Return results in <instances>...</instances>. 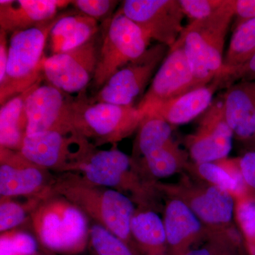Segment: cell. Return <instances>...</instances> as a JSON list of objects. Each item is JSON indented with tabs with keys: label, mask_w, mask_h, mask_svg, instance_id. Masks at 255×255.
<instances>
[{
	"label": "cell",
	"mask_w": 255,
	"mask_h": 255,
	"mask_svg": "<svg viewBox=\"0 0 255 255\" xmlns=\"http://www.w3.org/2000/svg\"><path fill=\"white\" fill-rule=\"evenodd\" d=\"M51 192L68 199L97 224L135 249L130 223L136 209L129 196L90 182L77 172L58 174Z\"/></svg>",
	"instance_id": "1"
},
{
	"label": "cell",
	"mask_w": 255,
	"mask_h": 255,
	"mask_svg": "<svg viewBox=\"0 0 255 255\" xmlns=\"http://www.w3.org/2000/svg\"><path fill=\"white\" fill-rule=\"evenodd\" d=\"M32 228L46 249L64 255L85 251L90 240L88 217L68 199L51 193L32 211Z\"/></svg>",
	"instance_id": "2"
},
{
	"label": "cell",
	"mask_w": 255,
	"mask_h": 255,
	"mask_svg": "<svg viewBox=\"0 0 255 255\" xmlns=\"http://www.w3.org/2000/svg\"><path fill=\"white\" fill-rule=\"evenodd\" d=\"M60 15L36 27L11 34L6 74L0 82L1 105L44 79L45 48L50 31Z\"/></svg>",
	"instance_id": "3"
},
{
	"label": "cell",
	"mask_w": 255,
	"mask_h": 255,
	"mask_svg": "<svg viewBox=\"0 0 255 255\" xmlns=\"http://www.w3.org/2000/svg\"><path fill=\"white\" fill-rule=\"evenodd\" d=\"M142 168L127 154L114 145L110 150L96 148L75 172L92 183L111 188L122 194L128 192L132 200L142 208L154 194V185L144 179Z\"/></svg>",
	"instance_id": "4"
},
{
	"label": "cell",
	"mask_w": 255,
	"mask_h": 255,
	"mask_svg": "<svg viewBox=\"0 0 255 255\" xmlns=\"http://www.w3.org/2000/svg\"><path fill=\"white\" fill-rule=\"evenodd\" d=\"M145 114L135 106L75 100L74 128L95 146L117 145L139 128Z\"/></svg>",
	"instance_id": "5"
},
{
	"label": "cell",
	"mask_w": 255,
	"mask_h": 255,
	"mask_svg": "<svg viewBox=\"0 0 255 255\" xmlns=\"http://www.w3.org/2000/svg\"><path fill=\"white\" fill-rule=\"evenodd\" d=\"M150 37L117 10L106 26L100 41L92 84L99 90L121 68L138 59L148 49Z\"/></svg>",
	"instance_id": "6"
},
{
	"label": "cell",
	"mask_w": 255,
	"mask_h": 255,
	"mask_svg": "<svg viewBox=\"0 0 255 255\" xmlns=\"http://www.w3.org/2000/svg\"><path fill=\"white\" fill-rule=\"evenodd\" d=\"M96 147L77 131H47L26 135L20 152L50 172H75Z\"/></svg>",
	"instance_id": "7"
},
{
	"label": "cell",
	"mask_w": 255,
	"mask_h": 255,
	"mask_svg": "<svg viewBox=\"0 0 255 255\" xmlns=\"http://www.w3.org/2000/svg\"><path fill=\"white\" fill-rule=\"evenodd\" d=\"M169 48L157 43L148 48L138 59L121 68L97 92L95 102L120 106H133L145 91L168 53Z\"/></svg>",
	"instance_id": "8"
},
{
	"label": "cell",
	"mask_w": 255,
	"mask_h": 255,
	"mask_svg": "<svg viewBox=\"0 0 255 255\" xmlns=\"http://www.w3.org/2000/svg\"><path fill=\"white\" fill-rule=\"evenodd\" d=\"M233 18V1L226 0L212 16L190 21L177 40L184 49L204 62L215 76L223 66L225 41Z\"/></svg>",
	"instance_id": "9"
},
{
	"label": "cell",
	"mask_w": 255,
	"mask_h": 255,
	"mask_svg": "<svg viewBox=\"0 0 255 255\" xmlns=\"http://www.w3.org/2000/svg\"><path fill=\"white\" fill-rule=\"evenodd\" d=\"M56 176L26 158L20 151L0 147V196L44 199Z\"/></svg>",
	"instance_id": "10"
},
{
	"label": "cell",
	"mask_w": 255,
	"mask_h": 255,
	"mask_svg": "<svg viewBox=\"0 0 255 255\" xmlns=\"http://www.w3.org/2000/svg\"><path fill=\"white\" fill-rule=\"evenodd\" d=\"M42 81L32 89L26 100V135L39 132L76 131L74 128L75 100L68 94Z\"/></svg>",
	"instance_id": "11"
},
{
	"label": "cell",
	"mask_w": 255,
	"mask_h": 255,
	"mask_svg": "<svg viewBox=\"0 0 255 255\" xmlns=\"http://www.w3.org/2000/svg\"><path fill=\"white\" fill-rule=\"evenodd\" d=\"M97 37L75 49L47 56L43 63L47 82L68 95L83 91L95 77L100 46Z\"/></svg>",
	"instance_id": "12"
},
{
	"label": "cell",
	"mask_w": 255,
	"mask_h": 255,
	"mask_svg": "<svg viewBox=\"0 0 255 255\" xmlns=\"http://www.w3.org/2000/svg\"><path fill=\"white\" fill-rule=\"evenodd\" d=\"M136 23L151 40L171 48L184 30L179 0H126L118 9Z\"/></svg>",
	"instance_id": "13"
},
{
	"label": "cell",
	"mask_w": 255,
	"mask_h": 255,
	"mask_svg": "<svg viewBox=\"0 0 255 255\" xmlns=\"http://www.w3.org/2000/svg\"><path fill=\"white\" fill-rule=\"evenodd\" d=\"M233 130L226 122L223 97L213 101L197 130L187 139L190 157L196 164L226 159L233 147Z\"/></svg>",
	"instance_id": "14"
},
{
	"label": "cell",
	"mask_w": 255,
	"mask_h": 255,
	"mask_svg": "<svg viewBox=\"0 0 255 255\" xmlns=\"http://www.w3.org/2000/svg\"><path fill=\"white\" fill-rule=\"evenodd\" d=\"M198 88L200 87L196 85L184 46L177 41L169 48L137 108L142 112L150 106Z\"/></svg>",
	"instance_id": "15"
},
{
	"label": "cell",
	"mask_w": 255,
	"mask_h": 255,
	"mask_svg": "<svg viewBox=\"0 0 255 255\" xmlns=\"http://www.w3.org/2000/svg\"><path fill=\"white\" fill-rule=\"evenodd\" d=\"M163 222L168 255H187L206 234L204 223L180 198L167 203Z\"/></svg>",
	"instance_id": "16"
},
{
	"label": "cell",
	"mask_w": 255,
	"mask_h": 255,
	"mask_svg": "<svg viewBox=\"0 0 255 255\" xmlns=\"http://www.w3.org/2000/svg\"><path fill=\"white\" fill-rule=\"evenodd\" d=\"M72 1L59 0H1L0 28L9 33L36 27L58 16L59 9Z\"/></svg>",
	"instance_id": "17"
},
{
	"label": "cell",
	"mask_w": 255,
	"mask_h": 255,
	"mask_svg": "<svg viewBox=\"0 0 255 255\" xmlns=\"http://www.w3.org/2000/svg\"><path fill=\"white\" fill-rule=\"evenodd\" d=\"M226 122L238 139L255 136V80H241L228 87L223 96Z\"/></svg>",
	"instance_id": "18"
},
{
	"label": "cell",
	"mask_w": 255,
	"mask_h": 255,
	"mask_svg": "<svg viewBox=\"0 0 255 255\" xmlns=\"http://www.w3.org/2000/svg\"><path fill=\"white\" fill-rule=\"evenodd\" d=\"M220 89L219 82L214 79L206 86L150 106L142 112L157 114L171 126L187 124L209 108L215 93Z\"/></svg>",
	"instance_id": "19"
},
{
	"label": "cell",
	"mask_w": 255,
	"mask_h": 255,
	"mask_svg": "<svg viewBox=\"0 0 255 255\" xmlns=\"http://www.w3.org/2000/svg\"><path fill=\"white\" fill-rule=\"evenodd\" d=\"M185 201L204 225L222 227L232 221L236 212V197L232 193L216 186L191 194Z\"/></svg>",
	"instance_id": "20"
},
{
	"label": "cell",
	"mask_w": 255,
	"mask_h": 255,
	"mask_svg": "<svg viewBox=\"0 0 255 255\" xmlns=\"http://www.w3.org/2000/svg\"><path fill=\"white\" fill-rule=\"evenodd\" d=\"M98 21L81 14H61L48 37L51 55L65 53L82 46L98 34Z\"/></svg>",
	"instance_id": "21"
},
{
	"label": "cell",
	"mask_w": 255,
	"mask_h": 255,
	"mask_svg": "<svg viewBox=\"0 0 255 255\" xmlns=\"http://www.w3.org/2000/svg\"><path fill=\"white\" fill-rule=\"evenodd\" d=\"M130 233L140 255H168L163 219L155 211L136 209L130 223Z\"/></svg>",
	"instance_id": "22"
},
{
	"label": "cell",
	"mask_w": 255,
	"mask_h": 255,
	"mask_svg": "<svg viewBox=\"0 0 255 255\" xmlns=\"http://www.w3.org/2000/svg\"><path fill=\"white\" fill-rule=\"evenodd\" d=\"M36 85L1 105L0 147L12 150H21L27 131L26 100Z\"/></svg>",
	"instance_id": "23"
},
{
	"label": "cell",
	"mask_w": 255,
	"mask_h": 255,
	"mask_svg": "<svg viewBox=\"0 0 255 255\" xmlns=\"http://www.w3.org/2000/svg\"><path fill=\"white\" fill-rule=\"evenodd\" d=\"M198 173L211 185L232 193L237 197L248 192L240 170L239 160L223 159L216 162L196 164Z\"/></svg>",
	"instance_id": "24"
},
{
	"label": "cell",
	"mask_w": 255,
	"mask_h": 255,
	"mask_svg": "<svg viewBox=\"0 0 255 255\" xmlns=\"http://www.w3.org/2000/svg\"><path fill=\"white\" fill-rule=\"evenodd\" d=\"M136 138L137 152L142 157L159 150L172 140V126L157 114L145 112Z\"/></svg>",
	"instance_id": "25"
},
{
	"label": "cell",
	"mask_w": 255,
	"mask_h": 255,
	"mask_svg": "<svg viewBox=\"0 0 255 255\" xmlns=\"http://www.w3.org/2000/svg\"><path fill=\"white\" fill-rule=\"evenodd\" d=\"M255 53V18H253L244 21L233 29L220 71L241 66L251 59Z\"/></svg>",
	"instance_id": "26"
},
{
	"label": "cell",
	"mask_w": 255,
	"mask_h": 255,
	"mask_svg": "<svg viewBox=\"0 0 255 255\" xmlns=\"http://www.w3.org/2000/svg\"><path fill=\"white\" fill-rule=\"evenodd\" d=\"M146 170L156 178L173 175L187 162V155L179 145L172 140L167 145L142 157Z\"/></svg>",
	"instance_id": "27"
},
{
	"label": "cell",
	"mask_w": 255,
	"mask_h": 255,
	"mask_svg": "<svg viewBox=\"0 0 255 255\" xmlns=\"http://www.w3.org/2000/svg\"><path fill=\"white\" fill-rule=\"evenodd\" d=\"M43 199H27L24 203L13 201L11 198L0 199V231L14 230L22 224Z\"/></svg>",
	"instance_id": "28"
},
{
	"label": "cell",
	"mask_w": 255,
	"mask_h": 255,
	"mask_svg": "<svg viewBox=\"0 0 255 255\" xmlns=\"http://www.w3.org/2000/svg\"><path fill=\"white\" fill-rule=\"evenodd\" d=\"M90 241L97 255H140L136 250L97 223L90 228Z\"/></svg>",
	"instance_id": "29"
},
{
	"label": "cell",
	"mask_w": 255,
	"mask_h": 255,
	"mask_svg": "<svg viewBox=\"0 0 255 255\" xmlns=\"http://www.w3.org/2000/svg\"><path fill=\"white\" fill-rule=\"evenodd\" d=\"M38 245L35 238L24 231L11 230L0 238V255H36Z\"/></svg>",
	"instance_id": "30"
},
{
	"label": "cell",
	"mask_w": 255,
	"mask_h": 255,
	"mask_svg": "<svg viewBox=\"0 0 255 255\" xmlns=\"http://www.w3.org/2000/svg\"><path fill=\"white\" fill-rule=\"evenodd\" d=\"M238 222L246 238L248 248L255 246V196L247 192L236 197Z\"/></svg>",
	"instance_id": "31"
},
{
	"label": "cell",
	"mask_w": 255,
	"mask_h": 255,
	"mask_svg": "<svg viewBox=\"0 0 255 255\" xmlns=\"http://www.w3.org/2000/svg\"><path fill=\"white\" fill-rule=\"evenodd\" d=\"M237 242L227 235L216 233L204 246L192 248L187 255H239Z\"/></svg>",
	"instance_id": "32"
},
{
	"label": "cell",
	"mask_w": 255,
	"mask_h": 255,
	"mask_svg": "<svg viewBox=\"0 0 255 255\" xmlns=\"http://www.w3.org/2000/svg\"><path fill=\"white\" fill-rule=\"evenodd\" d=\"M225 1L226 0H179L184 16L191 21L210 17L222 7Z\"/></svg>",
	"instance_id": "33"
},
{
	"label": "cell",
	"mask_w": 255,
	"mask_h": 255,
	"mask_svg": "<svg viewBox=\"0 0 255 255\" xmlns=\"http://www.w3.org/2000/svg\"><path fill=\"white\" fill-rule=\"evenodd\" d=\"M215 79L219 82L221 89L228 88L241 80H255V53L251 59L241 66L219 72Z\"/></svg>",
	"instance_id": "34"
},
{
	"label": "cell",
	"mask_w": 255,
	"mask_h": 255,
	"mask_svg": "<svg viewBox=\"0 0 255 255\" xmlns=\"http://www.w3.org/2000/svg\"><path fill=\"white\" fill-rule=\"evenodd\" d=\"M118 3L112 0H75L71 4L79 12L98 21L110 14Z\"/></svg>",
	"instance_id": "35"
},
{
	"label": "cell",
	"mask_w": 255,
	"mask_h": 255,
	"mask_svg": "<svg viewBox=\"0 0 255 255\" xmlns=\"http://www.w3.org/2000/svg\"><path fill=\"white\" fill-rule=\"evenodd\" d=\"M239 167L247 189L255 193V150L246 152L239 159Z\"/></svg>",
	"instance_id": "36"
},
{
	"label": "cell",
	"mask_w": 255,
	"mask_h": 255,
	"mask_svg": "<svg viewBox=\"0 0 255 255\" xmlns=\"http://www.w3.org/2000/svg\"><path fill=\"white\" fill-rule=\"evenodd\" d=\"M234 11L233 29L238 25L255 18V0H233Z\"/></svg>",
	"instance_id": "37"
},
{
	"label": "cell",
	"mask_w": 255,
	"mask_h": 255,
	"mask_svg": "<svg viewBox=\"0 0 255 255\" xmlns=\"http://www.w3.org/2000/svg\"><path fill=\"white\" fill-rule=\"evenodd\" d=\"M8 33L4 30L0 29V82L4 80L7 65L9 53V40Z\"/></svg>",
	"instance_id": "38"
},
{
	"label": "cell",
	"mask_w": 255,
	"mask_h": 255,
	"mask_svg": "<svg viewBox=\"0 0 255 255\" xmlns=\"http://www.w3.org/2000/svg\"><path fill=\"white\" fill-rule=\"evenodd\" d=\"M250 255H255V246L253 248H248Z\"/></svg>",
	"instance_id": "39"
},
{
	"label": "cell",
	"mask_w": 255,
	"mask_h": 255,
	"mask_svg": "<svg viewBox=\"0 0 255 255\" xmlns=\"http://www.w3.org/2000/svg\"><path fill=\"white\" fill-rule=\"evenodd\" d=\"M249 141H251V143L253 144V145H254V147H255V136L253 137V139H251V140H249Z\"/></svg>",
	"instance_id": "40"
}]
</instances>
